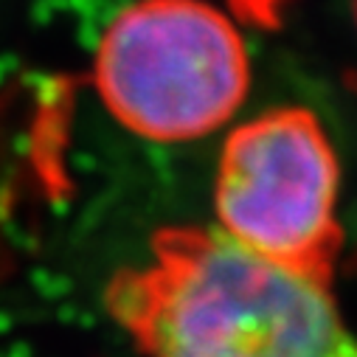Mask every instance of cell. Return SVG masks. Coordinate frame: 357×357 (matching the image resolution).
<instances>
[{"instance_id":"5b68a950","label":"cell","mask_w":357,"mask_h":357,"mask_svg":"<svg viewBox=\"0 0 357 357\" xmlns=\"http://www.w3.org/2000/svg\"><path fill=\"white\" fill-rule=\"evenodd\" d=\"M351 15H354V26H357V0H351Z\"/></svg>"},{"instance_id":"6da1fadb","label":"cell","mask_w":357,"mask_h":357,"mask_svg":"<svg viewBox=\"0 0 357 357\" xmlns=\"http://www.w3.org/2000/svg\"><path fill=\"white\" fill-rule=\"evenodd\" d=\"M102 301L144 357H357V326L332 282L214 225L155 231L149 256L116 271Z\"/></svg>"},{"instance_id":"277c9868","label":"cell","mask_w":357,"mask_h":357,"mask_svg":"<svg viewBox=\"0 0 357 357\" xmlns=\"http://www.w3.org/2000/svg\"><path fill=\"white\" fill-rule=\"evenodd\" d=\"M296 0H225V9L239 20V26H253L273 31L284 23Z\"/></svg>"},{"instance_id":"7a4b0ae2","label":"cell","mask_w":357,"mask_h":357,"mask_svg":"<svg viewBox=\"0 0 357 357\" xmlns=\"http://www.w3.org/2000/svg\"><path fill=\"white\" fill-rule=\"evenodd\" d=\"M239 20L211 0H132L102 31L91 87L107 116L152 144L228 127L250 93Z\"/></svg>"},{"instance_id":"3957f363","label":"cell","mask_w":357,"mask_h":357,"mask_svg":"<svg viewBox=\"0 0 357 357\" xmlns=\"http://www.w3.org/2000/svg\"><path fill=\"white\" fill-rule=\"evenodd\" d=\"M337 203L340 160L315 110L282 105L228 130L214 174V228L228 239L332 282Z\"/></svg>"}]
</instances>
